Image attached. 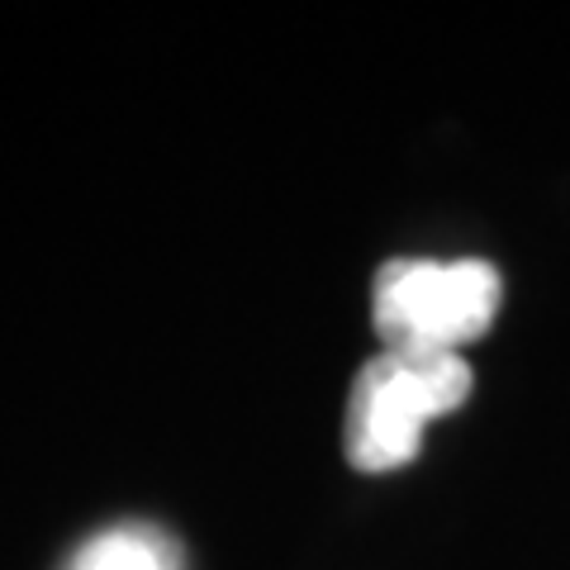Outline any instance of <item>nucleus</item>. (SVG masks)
I'll use <instances>...</instances> for the list:
<instances>
[{"mask_svg": "<svg viewBox=\"0 0 570 570\" xmlns=\"http://www.w3.org/2000/svg\"><path fill=\"white\" fill-rule=\"evenodd\" d=\"M71 570H171V561H167V547L148 538V532L115 528V532H100L96 542H86Z\"/></svg>", "mask_w": 570, "mask_h": 570, "instance_id": "nucleus-3", "label": "nucleus"}, {"mask_svg": "<svg viewBox=\"0 0 570 570\" xmlns=\"http://www.w3.org/2000/svg\"><path fill=\"white\" fill-rule=\"evenodd\" d=\"M471 385L475 376L466 356H371L356 371L347 400V461L366 475L409 466L423 448V428L442 414H456L471 400Z\"/></svg>", "mask_w": 570, "mask_h": 570, "instance_id": "nucleus-2", "label": "nucleus"}, {"mask_svg": "<svg viewBox=\"0 0 570 570\" xmlns=\"http://www.w3.org/2000/svg\"><path fill=\"white\" fill-rule=\"evenodd\" d=\"M504 281L485 257H395L371 285V324L381 352L414 356H461V347L485 337Z\"/></svg>", "mask_w": 570, "mask_h": 570, "instance_id": "nucleus-1", "label": "nucleus"}]
</instances>
